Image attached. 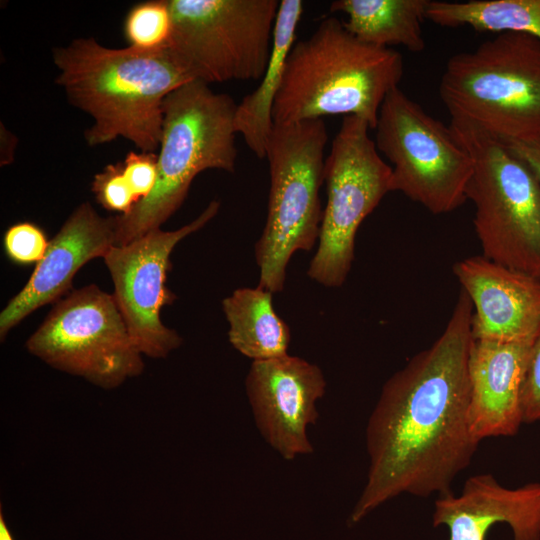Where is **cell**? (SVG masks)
<instances>
[{
    "label": "cell",
    "instance_id": "8992f818",
    "mask_svg": "<svg viewBox=\"0 0 540 540\" xmlns=\"http://www.w3.org/2000/svg\"><path fill=\"white\" fill-rule=\"evenodd\" d=\"M456 140L473 160L466 196L483 256L540 278V181L505 141L451 118Z\"/></svg>",
    "mask_w": 540,
    "mask_h": 540
},
{
    "label": "cell",
    "instance_id": "52a82bcc",
    "mask_svg": "<svg viewBox=\"0 0 540 540\" xmlns=\"http://www.w3.org/2000/svg\"><path fill=\"white\" fill-rule=\"evenodd\" d=\"M328 140L323 119L274 124L266 147L270 190L263 232L255 244L258 286L281 292L292 255L310 251L323 218L320 187Z\"/></svg>",
    "mask_w": 540,
    "mask_h": 540
},
{
    "label": "cell",
    "instance_id": "7402d4cb",
    "mask_svg": "<svg viewBox=\"0 0 540 540\" xmlns=\"http://www.w3.org/2000/svg\"><path fill=\"white\" fill-rule=\"evenodd\" d=\"M172 20L167 0H150L134 5L124 21L128 46L153 51L168 46Z\"/></svg>",
    "mask_w": 540,
    "mask_h": 540
},
{
    "label": "cell",
    "instance_id": "44dd1931",
    "mask_svg": "<svg viewBox=\"0 0 540 540\" xmlns=\"http://www.w3.org/2000/svg\"><path fill=\"white\" fill-rule=\"evenodd\" d=\"M426 19L442 27L521 33L540 40V0H429Z\"/></svg>",
    "mask_w": 540,
    "mask_h": 540
},
{
    "label": "cell",
    "instance_id": "e0dca14e",
    "mask_svg": "<svg viewBox=\"0 0 540 540\" xmlns=\"http://www.w3.org/2000/svg\"><path fill=\"white\" fill-rule=\"evenodd\" d=\"M532 343L473 339L468 361L469 428L481 441L515 435L523 423L522 386Z\"/></svg>",
    "mask_w": 540,
    "mask_h": 540
},
{
    "label": "cell",
    "instance_id": "484cf974",
    "mask_svg": "<svg viewBox=\"0 0 540 540\" xmlns=\"http://www.w3.org/2000/svg\"><path fill=\"white\" fill-rule=\"evenodd\" d=\"M523 423L540 421V330L534 339L522 386Z\"/></svg>",
    "mask_w": 540,
    "mask_h": 540
},
{
    "label": "cell",
    "instance_id": "ba28073f",
    "mask_svg": "<svg viewBox=\"0 0 540 540\" xmlns=\"http://www.w3.org/2000/svg\"><path fill=\"white\" fill-rule=\"evenodd\" d=\"M168 48L194 80H260L268 66L278 0H167Z\"/></svg>",
    "mask_w": 540,
    "mask_h": 540
},
{
    "label": "cell",
    "instance_id": "603a6c76",
    "mask_svg": "<svg viewBox=\"0 0 540 540\" xmlns=\"http://www.w3.org/2000/svg\"><path fill=\"white\" fill-rule=\"evenodd\" d=\"M92 191L97 201L107 210L128 214L137 204L132 189L127 182L122 163L107 165L94 176Z\"/></svg>",
    "mask_w": 540,
    "mask_h": 540
},
{
    "label": "cell",
    "instance_id": "4316f807",
    "mask_svg": "<svg viewBox=\"0 0 540 540\" xmlns=\"http://www.w3.org/2000/svg\"><path fill=\"white\" fill-rule=\"evenodd\" d=\"M505 142L533 170L540 181V137L528 141Z\"/></svg>",
    "mask_w": 540,
    "mask_h": 540
},
{
    "label": "cell",
    "instance_id": "9a60e30c",
    "mask_svg": "<svg viewBox=\"0 0 540 540\" xmlns=\"http://www.w3.org/2000/svg\"><path fill=\"white\" fill-rule=\"evenodd\" d=\"M115 245V218L100 216L89 202L80 204L49 241L28 282L3 308L1 340L32 312L61 297L82 266Z\"/></svg>",
    "mask_w": 540,
    "mask_h": 540
},
{
    "label": "cell",
    "instance_id": "6da1fadb",
    "mask_svg": "<svg viewBox=\"0 0 540 540\" xmlns=\"http://www.w3.org/2000/svg\"><path fill=\"white\" fill-rule=\"evenodd\" d=\"M472 314L461 289L442 334L383 385L366 427L369 468L350 525L404 493H450L470 465L480 443L468 422Z\"/></svg>",
    "mask_w": 540,
    "mask_h": 540
},
{
    "label": "cell",
    "instance_id": "d4e9b609",
    "mask_svg": "<svg viewBox=\"0 0 540 540\" xmlns=\"http://www.w3.org/2000/svg\"><path fill=\"white\" fill-rule=\"evenodd\" d=\"M124 176L129 183L137 203L147 198L154 190L157 180V154L134 152L127 154L122 162Z\"/></svg>",
    "mask_w": 540,
    "mask_h": 540
},
{
    "label": "cell",
    "instance_id": "ffe728a7",
    "mask_svg": "<svg viewBox=\"0 0 540 540\" xmlns=\"http://www.w3.org/2000/svg\"><path fill=\"white\" fill-rule=\"evenodd\" d=\"M272 294L259 286L239 288L222 300L229 342L253 361L288 354L290 328L275 312Z\"/></svg>",
    "mask_w": 540,
    "mask_h": 540
},
{
    "label": "cell",
    "instance_id": "30bf717a",
    "mask_svg": "<svg viewBox=\"0 0 540 540\" xmlns=\"http://www.w3.org/2000/svg\"><path fill=\"white\" fill-rule=\"evenodd\" d=\"M369 129L365 120L344 116L325 158L327 204L307 274L326 287L343 285L354 260L359 226L392 191L391 166L381 158Z\"/></svg>",
    "mask_w": 540,
    "mask_h": 540
},
{
    "label": "cell",
    "instance_id": "277c9868",
    "mask_svg": "<svg viewBox=\"0 0 540 540\" xmlns=\"http://www.w3.org/2000/svg\"><path fill=\"white\" fill-rule=\"evenodd\" d=\"M237 104L209 84L192 80L163 102L154 190L126 215L115 216L116 246L158 229L183 204L193 179L207 169L235 171Z\"/></svg>",
    "mask_w": 540,
    "mask_h": 540
},
{
    "label": "cell",
    "instance_id": "9c48e42d",
    "mask_svg": "<svg viewBox=\"0 0 540 540\" xmlns=\"http://www.w3.org/2000/svg\"><path fill=\"white\" fill-rule=\"evenodd\" d=\"M375 145L392 164L391 190L433 214L450 213L467 201L473 160L450 127L429 115L399 87L385 97Z\"/></svg>",
    "mask_w": 540,
    "mask_h": 540
},
{
    "label": "cell",
    "instance_id": "7a4b0ae2",
    "mask_svg": "<svg viewBox=\"0 0 540 540\" xmlns=\"http://www.w3.org/2000/svg\"><path fill=\"white\" fill-rule=\"evenodd\" d=\"M53 61L59 71L56 82L69 102L93 119L85 132L90 146L121 137L141 152L155 153L164 99L194 80L168 47L112 49L94 38H78L54 49Z\"/></svg>",
    "mask_w": 540,
    "mask_h": 540
},
{
    "label": "cell",
    "instance_id": "3957f363",
    "mask_svg": "<svg viewBox=\"0 0 540 540\" xmlns=\"http://www.w3.org/2000/svg\"><path fill=\"white\" fill-rule=\"evenodd\" d=\"M403 75V59L392 48L362 42L336 17L323 19L295 42L286 59L272 118L274 124L357 116L375 129L380 107Z\"/></svg>",
    "mask_w": 540,
    "mask_h": 540
},
{
    "label": "cell",
    "instance_id": "8fae6325",
    "mask_svg": "<svg viewBox=\"0 0 540 540\" xmlns=\"http://www.w3.org/2000/svg\"><path fill=\"white\" fill-rule=\"evenodd\" d=\"M26 347L50 366L105 389L118 387L144 368L113 294L95 284L59 300Z\"/></svg>",
    "mask_w": 540,
    "mask_h": 540
},
{
    "label": "cell",
    "instance_id": "2e32d148",
    "mask_svg": "<svg viewBox=\"0 0 540 540\" xmlns=\"http://www.w3.org/2000/svg\"><path fill=\"white\" fill-rule=\"evenodd\" d=\"M432 521L448 528L449 540H486L497 523L511 528L513 540H540V483L511 489L491 474L471 476L458 495L438 496Z\"/></svg>",
    "mask_w": 540,
    "mask_h": 540
},
{
    "label": "cell",
    "instance_id": "ac0fdd59",
    "mask_svg": "<svg viewBox=\"0 0 540 540\" xmlns=\"http://www.w3.org/2000/svg\"><path fill=\"white\" fill-rule=\"evenodd\" d=\"M303 8L300 0L280 1L268 66L258 87L237 104L235 132L241 134L248 148L260 159L266 158V147L274 125L273 106L281 86L286 59L295 43Z\"/></svg>",
    "mask_w": 540,
    "mask_h": 540
},
{
    "label": "cell",
    "instance_id": "4fadbf2b",
    "mask_svg": "<svg viewBox=\"0 0 540 540\" xmlns=\"http://www.w3.org/2000/svg\"><path fill=\"white\" fill-rule=\"evenodd\" d=\"M245 389L260 434L283 459L313 453L307 431L326 391L317 365L289 354L252 361Z\"/></svg>",
    "mask_w": 540,
    "mask_h": 540
},
{
    "label": "cell",
    "instance_id": "cb8c5ba5",
    "mask_svg": "<svg viewBox=\"0 0 540 540\" xmlns=\"http://www.w3.org/2000/svg\"><path fill=\"white\" fill-rule=\"evenodd\" d=\"M4 249L9 259L18 264L39 263L49 241L43 230L30 222L10 226L4 234Z\"/></svg>",
    "mask_w": 540,
    "mask_h": 540
},
{
    "label": "cell",
    "instance_id": "5bb4252c",
    "mask_svg": "<svg viewBox=\"0 0 540 540\" xmlns=\"http://www.w3.org/2000/svg\"><path fill=\"white\" fill-rule=\"evenodd\" d=\"M453 272L472 303L473 339L533 343L540 330V278L483 255L456 262Z\"/></svg>",
    "mask_w": 540,
    "mask_h": 540
},
{
    "label": "cell",
    "instance_id": "d6986e66",
    "mask_svg": "<svg viewBox=\"0 0 540 540\" xmlns=\"http://www.w3.org/2000/svg\"><path fill=\"white\" fill-rule=\"evenodd\" d=\"M429 0H337L332 12L346 15L345 28L356 38L379 48L401 45L424 51L422 23Z\"/></svg>",
    "mask_w": 540,
    "mask_h": 540
},
{
    "label": "cell",
    "instance_id": "7c38bea8",
    "mask_svg": "<svg viewBox=\"0 0 540 540\" xmlns=\"http://www.w3.org/2000/svg\"><path fill=\"white\" fill-rule=\"evenodd\" d=\"M212 201L192 222L174 231L154 229L123 246H113L103 257L111 275L113 297L129 333L142 355L165 358L182 344V338L160 319V310L176 296L166 287L172 264L170 255L188 235L203 228L218 213Z\"/></svg>",
    "mask_w": 540,
    "mask_h": 540
},
{
    "label": "cell",
    "instance_id": "5b68a950",
    "mask_svg": "<svg viewBox=\"0 0 540 540\" xmlns=\"http://www.w3.org/2000/svg\"><path fill=\"white\" fill-rule=\"evenodd\" d=\"M451 118L469 121L504 141L540 137V40L496 34L453 55L439 84Z\"/></svg>",
    "mask_w": 540,
    "mask_h": 540
},
{
    "label": "cell",
    "instance_id": "83f0119b",
    "mask_svg": "<svg viewBox=\"0 0 540 540\" xmlns=\"http://www.w3.org/2000/svg\"><path fill=\"white\" fill-rule=\"evenodd\" d=\"M0 540H14L2 514L0 515Z\"/></svg>",
    "mask_w": 540,
    "mask_h": 540
}]
</instances>
